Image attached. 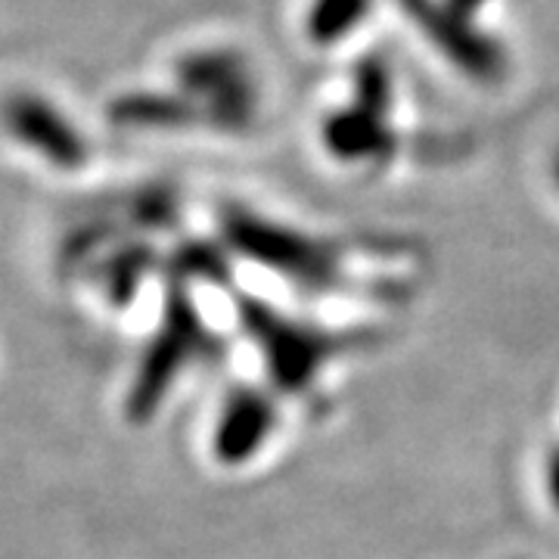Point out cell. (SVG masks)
<instances>
[{
    "instance_id": "obj_1",
    "label": "cell",
    "mask_w": 559,
    "mask_h": 559,
    "mask_svg": "<svg viewBox=\"0 0 559 559\" xmlns=\"http://www.w3.org/2000/svg\"><path fill=\"white\" fill-rule=\"evenodd\" d=\"M240 320L267 360L274 382L289 392L305 389L333 355L364 345V340H358L360 333H330L308 323H296L280 318L274 308L255 299H240Z\"/></svg>"
},
{
    "instance_id": "obj_2",
    "label": "cell",
    "mask_w": 559,
    "mask_h": 559,
    "mask_svg": "<svg viewBox=\"0 0 559 559\" xmlns=\"http://www.w3.org/2000/svg\"><path fill=\"white\" fill-rule=\"evenodd\" d=\"M205 345H209V333L202 326L200 314L187 296V289L175 283L168 289V299H165L159 333H156L153 345L146 348L138 380L128 392V404H124L128 419L146 423L153 417L159 411L162 399L168 395L171 382L178 380V373L190 360L200 358Z\"/></svg>"
},
{
    "instance_id": "obj_3",
    "label": "cell",
    "mask_w": 559,
    "mask_h": 559,
    "mask_svg": "<svg viewBox=\"0 0 559 559\" xmlns=\"http://www.w3.org/2000/svg\"><path fill=\"white\" fill-rule=\"evenodd\" d=\"M224 237L240 249L242 255L296 280L311 289H326L340 277V259L326 242L311 240L289 227L255 218L242 209H230L224 215Z\"/></svg>"
},
{
    "instance_id": "obj_4",
    "label": "cell",
    "mask_w": 559,
    "mask_h": 559,
    "mask_svg": "<svg viewBox=\"0 0 559 559\" xmlns=\"http://www.w3.org/2000/svg\"><path fill=\"white\" fill-rule=\"evenodd\" d=\"M0 124L10 140L60 171H81L91 162V143L84 131L40 91H10L0 100Z\"/></svg>"
},
{
    "instance_id": "obj_5",
    "label": "cell",
    "mask_w": 559,
    "mask_h": 559,
    "mask_svg": "<svg viewBox=\"0 0 559 559\" xmlns=\"http://www.w3.org/2000/svg\"><path fill=\"white\" fill-rule=\"evenodd\" d=\"M178 84L197 100V112H209L221 124H242L252 116L255 91L249 69L227 50H197L183 57Z\"/></svg>"
},
{
    "instance_id": "obj_6",
    "label": "cell",
    "mask_w": 559,
    "mask_h": 559,
    "mask_svg": "<svg viewBox=\"0 0 559 559\" xmlns=\"http://www.w3.org/2000/svg\"><path fill=\"white\" fill-rule=\"evenodd\" d=\"M277 423L274 404L259 389H237L215 426V457L227 466L246 463L267 441Z\"/></svg>"
},
{
    "instance_id": "obj_7",
    "label": "cell",
    "mask_w": 559,
    "mask_h": 559,
    "mask_svg": "<svg viewBox=\"0 0 559 559\" xmlns=\"http://www.w3.org/2000/svg\"><path fill=\"white\" fill-rule=\"evenodd\" d=\"M109 119L128 128H178L197 119V109L168 94H121L109 106Z\"/></svg>"
},
{
    "instance_id": "obj_8",
    "label": "cell",
    "mask_w": 559,
    "mask_h": 559,
    "mask_svg": "<svg viewBox=\"0 0 559 559\" xmlns=\"http://www.w3.org/2000/svg\"><path fill=\"white\" fill-rule=\"evenodd\" d=\"M380 124L367 119V109H355L352 116H340L326 124V143L340 159H367L377 156L385 146Z\"/></svg>"
},
{
    "instance_id": "obj_9",
    "label": "cell",
    "mask_w": 559,
    "mask_h": 559,
    "mask_svg": "<svg viewBox=\"0 0 559 559\" xmlns=\"http://www.w3.org/2000/svg\"><path fill=\"white\" fill-rule=\"evenodd\" d=\"M153 267V252L146 246H128L119 255L106 261L103 267V286L106 296L116 305H128L140 289V280L146 277V271Z\"/></svg>"
},
{
    "instance_id": "obj_10",
    "label": "cell",
    "mask_w": 559,
    "mask_h": 559,
    "mask_svg": "<svg viewBox=\"0 0 559 559\" xmlns=\"http://www.w3.org/2000/svg\"><path fill=\"white\" fill-rule=\"evenodd\" d=\"M367 0H318L311 10V35L318 40H340L364 20Z\"/></svg>"
},
{
    "instance_id": "obj_11",
    "label": "cell",
    "mask_w": 559,
    "mask_h": 559,
    "mask_svg": "<svg viewBox=\"0 0 559 559\" xmlns=\"http://www.w3.org/2000/svg\"><path fill=\"white\" fill-rule=\"evenodd\" d=\"M178 271L180 274H197V277L224 280V261H221L218 252H212L205 246H187V249H180Z\"/></svg>"
},
{
    "instance_id": "obj_12",
    "label": "cell",
    "mask_w": 559,
    "mask_h": 559,
    "mask_svg": "<svg viewBox=\"0 0 559 559\" xmlns=\"http://www.w3.org/2000/svg\"><path fill=\"white\" fill-rule=\"evenodd\" d=\"M547 491H550L554 507L559 510V444L550 448V454H547Z\"/></svg>"
},
{
    "instance_id": "obj_13",
    "label": "cell",
    "mask_w": 559,
    "mask_h": 559,
    "mask_svg": "<svg viewBox=\"0 0 559 559\" xmlns=\"http://www.w3.org/2000/svg\"><path fill=\"white\" fill-rule=\"evenodd\" d=\"M554 175H557V183H559V156H557V165H554Z\"/></svg>"
}]
</instances>
